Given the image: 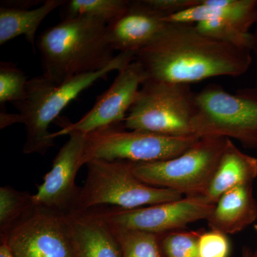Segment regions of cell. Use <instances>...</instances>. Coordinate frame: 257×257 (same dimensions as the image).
I'll return each instance as SVG.
<instances>
[{"label":"cell","instance_id":"cell-1","mask_svg":"<svg viewBox=\"0 0 257 257\" xmlns=\"http://www.w3.org/2000/svg\"><path fill=\"white\" fill-rule=\"evenodd\" d=\"M251 52L204 36L194 25L168 23L135 60L143 67L145 80L190 85L213 77L243 75L251 67Z\"/></svg>","mask_w":257,"mask_h":257},{"label":"cell","instance_id":"cell-2","mask_svg":"<svg viewBox=\"0 0 257 257\" xmlns=\"http://www.w3.org/2000/svg\"><path fill=\"white\" fill-rule=\"evenodd\" d=\"M36 45L42 76L57 84L105 68L116 57L107 25L89 17L62 20L42 32Z\"/></svg>","mask_w":257,"mask_h":257},{"label":"cell","instance_id":"cell-3","mask_svg":"<svg viewBox=\"0 0 257 257\" xmlns=\"http://www.w3.org/2000/svg\"><path fill=\"white\" fill-rule=\"evenodd\" d=\"M136 55L132 52H119L105 68L76 76L61 84L51 82L42 75L29 79L26 99L13 104L26 132L23 153L45 155L55 145L49 126L64 108L96 81L106 79L113 71L119 72L124 69L135 60Z\"/></svg>","mask_w":257,"mask_h":257},{"label":"cell","instance_id":"cell-4","mask_svg":"<svg viewBox=\"0 0 257 257\" xmlns=\"http://www.w3.org/2000/svg\"><path fill=\"white\" fill-rule=\"evenodd\" d=\"M86 166L87 177L73 210H89L106 205L136 209L184 197L172 189L144 183L135 175L132 162L128 161L94 160Z\"/></svg>","mask_w":257,"mask_h":257},{"label":"cell","instance_id":"cell-5","mask_svg":"<svg viewBox=\"0 0 257 257\" xmlns=\"http://www.w3.org/2000/svg\"><path fill=\"white\" fill-rule=\"evenodd\" d=\"M228 139L204 137L175 158L152 162H132L134 174L152 187L172 189L186 197H204Z\"/></svg>","mask_w":257,"mask_h":257},{"label":"cell","instance_id":"cell-6","mask_svg":"<svg viewBox=\"0 0 257 257\" xmlns=\"http://www.w3.org/2000/svg\"><path fill=\"white\" fill-rule=\"evenodd\" d=\"M194 96L189 84L145 80L123 124L128 130L196 136Z\"/></svg>","mask_w":257,"mask_h":257},{"label":"cell","instance_id":"cell-7","mask_svg":"<svg viewBox=\"0 0 257 257\" xmlns=\"http://www.w3.org/2000/svg\"><path fill=\"white\" fill-rule=\"evenodd\" d=\"M194 133L199 138L235 139L248 147H257V88L226 92L209 84L194 96Z\"/></svg>","mask_w":257,"mask_h":257},{"label":"cell","instance_id":"cell-8","mask_svg":"<svg viewBox=\"0 0 257 257\" xmlns=\"http://www.w3.org/2000/svg\"><path fill=\"white\" fill-rule=\"evenodd\" d=\"M197 136L172 137L137 130L124 124L111 125L86 135L82 163L94 160L152 162L175 158L199 140Z\"/></svg>","mask_w":257,"mask_h":257},{"label":"cell","instance_id":"cell-9","mask_svg":"<svg viewBox=\"0 0 257 257\" xmlns=\"http://www.w3.org/2000/svg\"><path fill=\"white\" fill-rule=\"evenodd\" d=\"M214 207L215 204L208 202L204 197H185L173 202L136 209H96L111 226L161 234L179 231L202 219L207 220Z\"/></svg>","mask_w":257,"mask_h":257},{"label":"cell","instance_id":"cell-10","mask_svg":"<svg viewBox=\"0 0 257 257\" xmlns=\"http://www.w3.org/2000/svg\"><path fill=\"white\" fill-rule=\"evenodd\" d=\"M145 79L141 64L134 60L118 72L110 87L97 98L87 114L76 122L64 124L60 130L52 133L51 138L55 140L73 133L86 136L99 128L123 124Z\"/></svg>","mask_w":257,"mask_h":257},{"label":"cell","instance_id":"cell-11","mask_svg":"<svg viewBox=\"0 0 257 257\" xmlns=\"http://www.w3.org/2000/svg\"><path fill=\"white\" fill-rule=\"evenodd\" d=\"M0 239L15 257H73L64 214L45 208L35 207Z\"/></svg>","mask_w":257,"mask_h":257},{"label":"cell","instance_id":"cell-12","mask_svg":"<svg viewBox=\"0 0 257 257\" xmlns=\"http://www.w3.org/2000/svg\"><path fill=\"white\" fill-rule=\"evenodd\" d=\"M61 147L52 162V168L44 177L36 193L32 194L35 207L67 214L74 209L80 187L76 177L82 167L85 135L73 133Z\"/></svg>","mask_w":257,"mask_h":257},{"label":"cell","instance_id":"cell-13","mask_svg":"<svg viewBox=\"0 0 257 257\" xmlns=\"http://www.w3.org/2000/svg\"><path fill=\"white\" fill-rule=\"evenodd\" d=\"M167 17L147 0H131L127 10L107 25L108 38L114 51L138 54L160 37L167 23Z\"/></svg>","mask_w":257,"mask_h":257},{"label":"cell","instance_id":"cell-14","mask_svg":"<svg viewBox=\"0 0 257 257\" xmlns=\"http://www.w3.org/2000/svg\"><path fill=\"white\" fill-rule=\"evenodd\" d=\"M73 257H121L110 226L97 209L64 214Z\"/></svg>","mask_w":257,"mask_h":257},{"label":"cell","instance_id":"cell-15","mask_svg":"<svg viewBox=\"0 0 257 257\" xmlns=\"http://www.w3.org/2000/svg\"><path fill=\"white\" fill-rule=\"evenodd\" d=\"M257 18V0H200L197 5L170 15L167 23L195 25L206 20H223L251 33Z\"/></svg>","mask_w":257,"mask_h":257},{"label":"cell","instance_id":"cell-16","mask_svg":"<svg viewBox=\"0 0 257 257\" xmlns=\"http://www.w3.org/2000/svg\"><path fill=\"white\" fill-rule=\"evenodd\" d=\"M252 184H244L224 192L207 219L211 229L225 234L240 232L257 219V202Z\"/></svg>","mask_w":257,"mask_h":257},{"label":"cell","instance_id":"cell-17","mask_svg":"<svg viewBox=\"0 0 257 257\" xmlns=\"http://www.w3.org/2000/svg\"><path fill=\"white\" fill-rule=\"evenodd\" d=\"M256 177L257 159L243 153L228 139L204 198L216 204L226 191L241 184L253 183Z\"/></svg>","mask_w":257,"mask_h":257},{"label":"cell","instance_id":"cell-18","mask_svg":"<svg viewBox=\"0 0 257 257\" xmlns=\"http://www.w3.org/2000/svg\"><path fill=\"white\" fill-rule=\"evenodd\" d=\"M66 0H46L35 8H0V45L23 35L35 50L36 33L42 22Z\"/></svg>","mask_w":257,"mask_h":257},{"label":"cell","instance_id":"cell-19","mask_svg":"<svg viewBox=\"0 0 257 257\" xmlns=\"http://www.w3.org/2000/svg\"><path fill=\"white\" fill-rule=\"evenodd\" d=\"M131 0H68L61 7L62 20L89 17L110 25L121 16Z\"/></svg>","mask_w":257,"mask_h":257},{"label":"cell","instance_id":"cell-20","mask_svg":"<svg viewBox=\"0 0 257 257\" xmlns=\"http://www.w3.org/2000/svg\"><path fill=\"white\" fill-rule=\"evenodd\" d=\"M32 194L20 192L10 186L0 188V238L10 231L35 209Z\"/></svg>","mask_w":257,"mask_h":257},{"label":"cell","instance_id":"cell-21","mask_svg":"<svg viewBox=\"0 0 257 257\" xmlns=\"http://www.w3.org/2000/svg\"><path fill=\"white\" fill-rule=\"evenodd\" d=\"M109 226L119 243L121 257H162L158 235Z\"/></svg>","mask_w":257,"mask_h":257},{"label":"cell","instance_id":"cell-22","mask_svg":"<svg viewBox=\"0 0 257 257\" xmlns=\"http://www.w3.org/2000/svg\"><path fill=\"white\" fill-rule=\"evenodd\" d=\"M199 33L216 41L251 50V32L247 33L223 20H206L194 25Z\"/></svg>","mask_w":257,"mask_h":257},{"label":"cell","instance_id":"cell-23","mask_svg":"<svg viewBox=\"0 0 257 257\" xmlns=\"http://www.w3.org/2000/svg\"><path fill=\"white\" fill-rule=\"evenodd\" d=\"M202 231H174L157 234L162 257H199L198 241Z\"/></svg>","mask_w":257,"mask_h":257},{"label":"cell","instance_id":"cell-24","mask_svg":"<svg viewBox=\"0 0 257 257\" xmlns=\"http://www.w3.org/2000/svg\"><path fill=\"white\" fill-rule=\"evenodd\" d=\"M28 79L23 71L11 62H0V104H13L27 97Z\"/></svg>","mask_w":257,"mask_h":257},{"label":"cell","instance_id":"cell-25","mask_svg":"<svg viewBox=\"0 0 257 257\" xmlns=\"http://www.w3.org/2000/svg\"><path fill=\"white\" fill-rule=\"evenodd\" d=\"M231 246L226 234L211 229L202 231L198 241L199 257H229Z\"/></svg>","mask_w":257,"mask_h":257},{"label":"cell","instance_id":"cell-26","mask_svg":"<svg viewBox=\"0 0 257 257\" xmlns=\"http://www.w3.org/2000/svg\"><path fill=\"white\" fill-rule=\"evenodd\" d=\"M148 4L166 17L197 5L200 0H147Z\"/></svg>","mask_w":257,"mask_h":257},{"label":"cell","instance_id":"cell-27","mask_svg":"<svg viewBox=\"0 0 257 257\" xmlns=\"http://www.w3.org/2000/svg\"><path fill=\"white\" fill-rule=\"evenodd\" d=\"M0 119H1V128H4L10 125L20 123V116L18 113L17 114H9L5 111H2L0 114Z\"/></svg>","mask_w":257,"mask_h":257},{"label":"cell","instance_id":"cell-28","mask_svg":"<svg viewBox=\"0 0 257 257\" xmlns=\"http://www.w3.org/2000/svg\"><path fill=\"white\" fill-rule=\"evenodd\" d=\"M0 257H15L6 241H1Z\"/></svg>","mask_w":257,"mask_h":257},{"label":"cell","instance_id":"cell-29","mask_svg":"<svg viewBox=\"0 0 257 257\" xmlns=\"http://www.w3.org/2000/svg\"><path fill=\"white\" fill-rule=\"evenodd\" d=\"M254 30L253 32H251V52L253 53L256 54L257 55V18L256 24H255Z\"/></svg>","mask_w":257,"mask_h":257},{"label":"cell","instance_id":"cell-30","mask_svg":"<svg viewBox=\"0 0 257 257\" xmlns=\"http://www.w3.org/2000/svg\"><path fill=\"white\" fill-rule=\"evenodd\" d=\"M253 252L248 247L243 248V257H253Z\"/></svg>","mask_w":257,"mask_h":257},{"label":"cell","instance_id":"cell-31","mask_svg":"<svg viewBox=\"0 0 257 257\" xmlns=\"http://www.w3.org/2000/svg\"><path fill=\"white\" fill-rule=\"evenodd\" d=\"M253 257H257V251H255V252L253 253Z\"/></svg>","mask_w":257,"mask_h":257},{"label":"cell","instance_id":"cell-32","mask_svg":"<svg viewBox=\"0 0 257 257\" xmlns=\"http://www.w3.org/2000/svg\"><path fill=\"white\" fill-rule=\"evenodd\" d=\"M254 229H255V231H256V233H257V224L254 225Z\"/></svg>","mask_w":257,"mask_h":257}]
</instances>
